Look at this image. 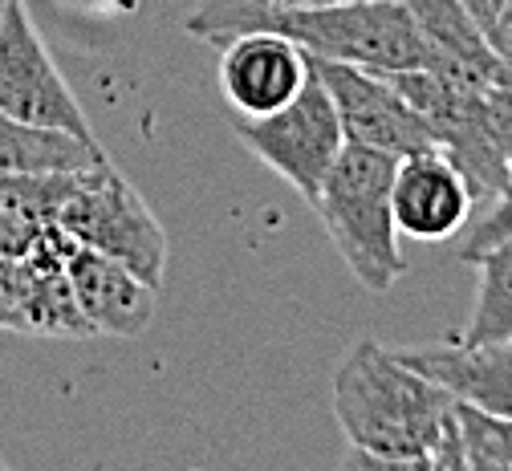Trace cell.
Wrapping results in <instances>:
<instances>
[{
    "label": "cell",
    "mask_w": 512,
    "mask_h": 471,
    "mask_svg": "<svg viewBox=\"0 0 512 471\" xmlns=\"http://www.w3.org/2000/svg\"><path fill=\"white\" fill-rule=\"evenodd\" d=\"M334 419L354 467L464 471L456 398L378 342H358L334 370Z\"/></svg>",
    "instance_id": "1"
},
{
    "label": "cell",
    "mask_w": 512,
    "mask_h": 471,
    "mask_svg": "<svg viewBox=\"0 0 512 471\" xmlns=\"http://www.w3.org/2000/svg\"><path fill=\"white\" fill-rule=\"evenodd\" d=\"M183 29L208 45L240 33H277L309 57L346 61L362 70H427V41L403 0H350V5H289V0H208Z\"/></svg>",
    "instance_id": "2"
},
{
    "label": "cell",
    "mask_w": 512,
    "mask_h": 471,
    "mask_svg": "<svg viewBox=\"0 0 512 471\" xmlns=\"http://www.w3.org/2000/svg\"><path fill=\"white\" fill-rule=\"evenodd\" d=\"M395 167L399 159L387 151L346 143L313 199V212L322 216L330 244L366 293H391L407 273L391 212Z\"/></svg>",
    "instance_id": "3"
},
{
    "label": "cell",
    "mask_w": 512,
    "mask_h": 471,
    "mask_svg": "<svg viewBox=\"0 0 512 471\" xmlns=\"http://www.w3.org/2000/svg\"><path fill=\"white\" fill-rule=\"evenodd\" d=\"M57 224L78 244L126 264L147 285H163L167 277V232L147 208V199L135 191L110 159L74 171L66 204L57 212Z\"/></svg>",
    "instance_id": "4"
},
{
    "label": "cell",
    "mask_w": 512,
    "mask_h": 471,
    "mask_svg": "<svg viewBox=\"0 0 512 471\" xmlns=\"http://www.w3.org/2000/svg\"><path fill=\"white\" fill-rule=\"evenodd\" d=\"M232 130L240 134V143L256 159L265 167H273L293 191H301L309 199V204L317 199L330 167L338 163V155L346 147L334 98L322 86V78L313 74V65H309L305 86L281 110L261 114V118L232 114Z\"/></svg>",
    "instance_id": "5"
},
{
    "label": "cell",
    "mask_w": 512,
    "mask_h": 471,
    "mask_svg": "<svg viewBox=\"0 0 512 471\" xmlns=\"http://www.w3.org/2000/svg\"><path fill=\"white\" fill-rule=\"evenodd\" d=\"M309 65L334 98L346 143L387 151L395 159L439 147L423 114L407 102V94L391 82L387 70H362V65L326 61V57H309Z\"/></svg>",
    "instance_id": "6"
},
{
    "label": "cell",
    "mask_w": 512,
    "mask_h": 471,
    "mask_svg": "<svg viewBox=\"0 0 512 471\" xmlns=\"http://www.w3.org/2000/svg\"><path fill=\"white\" fill-rule=\"evenodd\" d=\"M0 114L94 139L90 118L82 114L74 90L53 65L41 33L33 29L25 0H9L5 17H0Z\"/></svg>",
    "instance_id": "7"
},
{
    "label": "cell",
    "mask_w": 512,
    "mask_h": 471,
    "mask_svg": "<svg viewBox=\"0 0 512 471\" xmlns=\"http://www.w3.org/2000/svg\"><path fill=\"white\" fill-rule=\"evenodd\" d=\"M391 212L399 236L439 244L460 236L472 216H476V199L464 179V171L447 159L443 147L415 151L399 159L395 167V187H391Z\"/></svg>",
    "instance_id": "8"
},
{
    "label": "cell",
    "mask_w": 512,
    "mask_h": 471,
    "mask_svg": "<svg viewBox=\"0 0 512 471\" xmlns=\"http://www.w3.org/2000/svg\"><path fill=\"white\" fill-rule=\"evenodd\" d=\"M220 49V90L232 114L261 118L281 110L309 78V53L277 33H240Z\"/></svg>",
    "instance_id": "9"
},
{
    "label": "cell",
    "mask_w": 512,
    "mask_h": 471,
    "mask_svg": "<svg viewBox=\"0 0 512 471\" xmlns=\"http://www.w3.org/2000/svg\"><path fill=\"white\" fill-rule=\"evenodd\" d=\"M66 273L94 333H106V338H139V333L151 329L159 289L135 277L126 264L78 244Z\"/></svg>",
    "instance_id": "10"
},
{
    "label": "cell",
    "mask_w": 512,
    "mask_h": 471,
    "mask_svg": "<svg viewBox=\"0 0 512 471\" xmlns=\"http://www.w3.org/2000/svg\"><path fill=\"white\" fill-rule=\"evenodd\" d=\"M407 366L439 382L452 398L480 407L488 415L512 419V338L480 342V346H435V350H403Z\"/></svg>",
    "instance_id": "11"
},
{
    "label": "cell",
    "mask_w": 512,
    "mask_h": 471,
    "mask_svg": "<svg viewBox=\"0 0 512 471\" xmlns=\"http://www.w3.org/2000/svg\"><path fill=\"white\" fill-rule=\"evenodd\" d=\"M102 159L106 151L98 147V139H82L74 130L37 126L13 114H0V175L86 171Z\"/></svg>",
    "instance_id": "12"
},
{
    "label": "cell",
    "mask_w": 512,
    "mask_h": 471,
    "mask_svg": "<svg viewBox=\"0 0 512 471\" xmlns=\"http://www.w3.org/2000/svg\"><path fill=\"white\" fill-rule=\"evenodd\" d=\"M472 264L480 268L476 309L460 333V342L464 346L504 342V338H512V236H504L500 244L480 252Z\"/></svg>",
    "instance_id": "13"
},
{
    "label": "cell",
    "mask_w": 512,
    "mask_h": 471,
    "mask_svg": "<svg viewBox=\"0 0 512 471\" xmlns=\"http://www.w3.org/2000/svg\"><path fill=\"white\" fill-rule=\"evenodd\" d=\"M456 419L464 439V471H512V419L468 407L460 398Z\"/></svg>",
    "instance_id": "14"
},
{
    "label": "cell",
    "mask_w": 512,
    "mask_h": 471,
    "mask_svg": "<svg viewBox=\"0 0 512 471\" xmlns=\"http://www.w3.org/2000/svg\"><path fill=\"white\" fill-rule=\"evenodd\" d=\"M33 264L29 256H0V329L29 333Z\"/></svg>",
    "instance_id": "15"
},
{
    "label": "cell",
    "mask_w": 512,
    "mask_h": 471,
    "mask_svg": "<svg viewBox=\"0 0 512 471\" xmlns=\"http://www.w3.org/2000/svg\"><path fill=\"white\" fill-rule=\"evenodd\" d=\"M504 236H512V159H508V179L500 187V195L484 208V216L464 228V244H460V256L472 264L480 252H488L492 244H500Z\"/></svg>",
    "instance_id": "16"
},
{
    "label": "cell",
    "mask_w": 512,
    "mask_h": 471,
    "mask_svg": "<svg viewBox=\"0 0 512 471\" xmlns=\"http://www.w3.org/2000/svg\"><path fill=\"white\" fill-rule=\"evenodd\" d=\"M488 118H492V130H496L500 147L512 159V82L488 90Z\"/></svg>",
    "instance_id": "17"
},
{
    "label": "cell",
    "mask_w": 512,
    "mask_h": 471,
    "mask_svg": "<svg viewBox=\"0 0 512 471\" xmlns=\"http://www.w3.org/2000/svg\"><path fill=\"white\" fill-rule=\"evenodd\" d=\"M37 240H41V236H37L29 224H21L13 212L0 208V256H29Z\"/></svg>",
    "instance_id": "18"
},
{
    "label": "cell",
    "mask_w": 512,
    "mask_h": 471,
    "mask_svg": "<svg viewBox=\"0 0 512 471\" xmlns=\"http://www.w3.org/2000/svg\"><path fill=\"white\" fill-rule=\"evenodd\" d=\"M460 5L476 17V25L488 33V41H492V33H496V17H500V0H460Z\"/></svg>",
    "instance_id": "19"
},
{
    "label": "cell",
    "mask_w": 512,
    "mask_h": 471,
    "mask_svg": "<svg viewBox=\"0 0 512 471\" xmlns=\"http://www.w3.org/2000/svg\"><path fill=\"white\" fill-rule=\"evenodd\" d=\"M512 29V0H500V17H496V33H492V45Z\"/></svg>",
    "instance_id": "20"
},
{
    "label": "cell",
    "mask_w": 512,
    "mask_h": 471,
    "mask_svg": "<svg viewBox=\"0 0 512 471\" xmlns=\"http://www.w3.org/2000/svg\"><path fill=\"white\" fill-rule=\"evenodd\" d=\"M496 53H500V57H504V61L512 65V29H508V33H504V37L496 41Z\"/></svg>",
    "instance_id": "21"
},
{
    "label": "cell",
    "mask_w": 512,
    "mask_h": 471,
    "mask_svg": "<svg viewBox=\"0 0 512 471\" xmlns=\"http://www.w3.org/2000/svg\"><path fill=\"white\" fill-rule=\"evenodd\" d=\"M289 5H350V0H289Z\"/></svg>",
    "instance_id": "22"
},
{
    "label": "cell",
    "mask_w": 512,
    "mask_h": 471,
    "mask_svg": "<svg viewBox=\"0 0 512 471\" xmlns=\"http://www.w3.org/2000/svg\"><path fill=\"white\" fill-rule=\"evenodd\" d=\"M5 5H9V0H0V17H5Z\"/></svg>",
    "instance_id": "23"
}]
</instances>
